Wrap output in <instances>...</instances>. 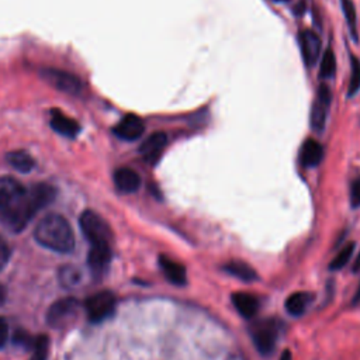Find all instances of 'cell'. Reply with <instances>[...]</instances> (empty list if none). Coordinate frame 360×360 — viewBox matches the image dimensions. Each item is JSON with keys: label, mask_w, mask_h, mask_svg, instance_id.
<instances>
[{"label": "cell", "mask_w": 360, "mask_h": 360, "mask_svg": "<svg viewBox=\"0 0 360 360\" xmlns=\"http://www.w3.org/2000/svg\"><path fill=\"white\" fill-rule=\"evenodd\" d=\"M55 195L56 190L46 183L25 187L14 202L0 210V224L10 232H21L42 208L53 201Z\"/></svg>", "instance_id": "6da1fadb"}, {"label": "cell", "mask_w": 360, "mask_h": 360, "mask_svg": "<svg viewBox=\"0 0 360 360\" xmlns=\"http://www.w3.org/2000/svg\"><path fill=\"white\" fill-rule=\"evenodd\" d=\"M34 238L41 246L58 253H69L75 248L73 229L60 214L45 215L37 224Z\"/></svg>", "instance_id": "7a4b0ae2"}, {"label": "cell", "mask_w": 360, "mask_h": 360, "mask_svg": "<svg viewBox=\"0 0 360 360\" xmlns=\"http://www.w3.org/2000/svg\"><path fill=\"white\" fill-rule=\"evenodd\" d=\"M79 224L84 238L90 242V245L111 243L112 232L108 224L94 211H90V210L83 211L79 218Z\"/></svg>", "instance_id": "3957f363"}, {"label": "cell", "mask_w": 360, "mask_h": 360, "mask_svg": "<svg viewBox=\"0 0 360 360\" xmlns=\"http://www.w3.org/2000/svg\"><path fill=\"white\" fill-rule=\"evenodd\" d=\"M79 301L73 297H65L55 301L46 314V322L51 328L63 329L72 325L79 315Z\"/></svg>", "instance_id": "277c9868"}, {"label": "cell", "mask_w": 360, "mask_h": 360, "mask_svg": "<svg viewBox=\"0 0 360 360\" xmlns=\"http://www.w3.org/2000/svg\"><path fill=\"white\" fill-rule=\"evenodd\" d=\"M115 297L110 291H100L94 295L89 297L84 302V309L87 314V318L94 322H103L107 318H110L115 311Z\"/></svg>", "instance_id": "5b68a950"}, {"label": "cell", "mask_w": 360, "mask_h": 360, "mask_svg": "<svg viewBox=\"0 0 360 360\" xmlns=\"http://www.w3.org/2000/svg\"><path fill=\"white\" fill-rule=\"evenodd\" d=\"M250 335L256 349L262 354H270L274 350L277 343L278 325L274 319L259 321L252 326Z\"/></svg>", "instance_id": "8992f818"}, {"label": "cell", "mask_w": 360, "mask_h": 360, "mask_svg": "<svg viewBox=\"0 0 360 360\" xmlns=\"http://www.w3.org/2000/svg\"><path fill=\"white\" fill-rule=\"evenodd\" d=\"M41 77L52 87L66 94L77 96L82 91V82L75 75L55 69V68H45L41 69Z\"/></svg>", "instance_id": "52a82bcc"}, {"label": "cell", "mask_w": 360, "mask_h": 360, "mask_svg": "<svg viewBox=\"0 0 360 360\" xmlns=\"http://www.w3.org/2000/svg\"><path fill=\"white\" fill-rule=\"evenodd\" d=\"M332 101V93L326 84H321L311 110V125L315 131H322L326 122L329 105Z\"/></svg>", "instance_id": "ba28073f"}, {"label": "cell", "mask_w": 360, "mask_h": 360, "mask_svg": "<svg viewBox=\"0 0 360 360\" xmlns=\"http://www.w3.org/2000/svg\"><path fill=\"white\" fill-rule=\"evenodd\" d=\"M112 250L111 243H98V245H90L89 253H87V264L94 274V277H101L111 262Z\"/></svg>", "instance_id": "9c48e42d"}, {"label": "cell", "mask_w": 360, "mask_h": 360, "mask_svg": "<svg viewBox=\"0 0 360 360\" xmlns=\"http://www.w3.org/2000/svg\"><path fill=\"white\" fill-rule=\"evenodd\" d=\"M302 59L307 66H314L321 55V39L312 30H302L298 37Z\"/></svg>", "instance_id": "30bf717a"}, {"label": "cell", "mask_w": 360, "mask_h": 360, "mask_svg": "<svg viewBox=\"0 0 360 360\" xmlns=\"http://www.w3.org/2000/svg\"><path fill=\"white\" fill-rule=\"evenodd\" d=\"M145 131L143 121L135 114H127L121 121L112 128V132L124 141H136L142 136Z\"/></svg>", "instance_id": "8fae6325"}, {"label": "cell", "mask_w": 360, "mask_h": 360, "mask_svg": "<svg viewBox=\"0 0 360 360\" xmlns=\"http://www.w3.org/2000/svg\"><path fill=\"white\" fill-rule=\"evenodd\" d=\"M167 136L163 132H155L149 135L142 145L139 146V153L143 156V159L149 163H155L158 158L160 156V152L166 146Z\"/></svg>", "instance_id": "7c38bea8"}, {"label": "cell", "mask_w": 360, "mask_h": 360, "mask_svg": "<svg viewBox=\"0 0 360 360\" xmlns=\"http://www.w3.org/2000/svg\"><path fill=\"white\" fill-rule=\"evenodd\" d=\"M114 184L121 193H135L141 187V177L131 167H120L114 172Z\"/></svg>", "instance_id": "4fadbf2b"}, {"label": "cell", "mask_w": 360, "mask_h": 360, "mask_svg": "<svg viewBox=\"0 0 360 360\" xmlns=\"http://www.w3.org/2000/svg\"><path fill=\"white\" fill-rule=\"evenodd\" d=\"M24 190L25 187L17 179L10 176L0 177V210L14 202Z\"/></svg>", "instance_id": "5bb4252c"}, {"label": "cell", "mask_w": 360, "mask_h": 360, "mask_svg": "<svg viewBox=\"0 0 360 360\" xmlns=\"http://www.w3.org/2000/svg\"><path fill=\"white\" fill-rule=\"evenodd\" d=\"M51 127L55 132L69 138H75L80 131L79 124L73 118L62 114L59 110H52Z\"/></svg>", "instance_id": "9a60e30c"}, {"label": "cell", "mask_w": 360, "mask_h": 360, "mask_svg": "<svg viewBox=\"0 0 360 360\" xmlns=\"http://www.w3.org/2000/svg\"><path fill=\"white\" fill-rule=\"evenodd\" d=\"M232 302L236 311L246 319L253 318L259 311V300L249 292H235L232 295Z\"/></svg>", "instance_id": "2e32d148"}, {"label": "cell", "mask_w": 360, "mask_h": 360, "mask_svg": "<svg viewBox=\"0 0 360 360\" xmlns=\"http://www.w3.org/2000/svg\"><path fill=\"white\" fill-rule=\"evenodd\" d=\"M323 156V149L319 142L314 139H307L301 148L300 153V160L301 165L305 167H315Z\"/></svg>", "instance_id": "e0dca14e"}, {"label": "cell", "mask_w": 360, "mask_h": 360, "mask_svg": "<svg viewBox=\"0 0 360 360\" xmlns=\"http://www.w3.org/2000/svg\"><path fill=\"white\" fill-rule=\"evenodd\" d=\"M159 264H160L166 278L170 283H173L176 285L186 284V269L180 263L169 259L167 256H160Z\"/></svg>", "instance_id": "ac0fdd59"}, {"label": "cell", "mask_w": 360, "mask_h": 360, "mask_svg": "<svg viewBox=\"0 0 360 360\" xmlns=\"http://www.w3.org/2000/svg\"><path fill=\"white\" fill-rule=\"evenodd\" d=\"M6 159L11 167H14L17 172H21V173H28L35 166L32 156L25 150H11L7 153Z\"/></svg>", "instance_id": "d6986e66"}, {"label": "cell", "mask_w": 360, "mask_h": 360, "mask_svg": "<svg viewBox=\"0 0 360 360\" xmlns=\"http://www.w3.org/2000/svg\"><path fill=\"white\" fill-rule=\"evenodd\" d=\"M309 300H311V297H309V294H307V292H302V291H301V292H294V294H291V295L287 298V301H285V309H287L291 315L298 316V315H301V314L307 309Z\"/></svg>", "instance_id": "ffe728a7"}, {"label": "cell", "mask_w": 360, "mask_h": 360, "mask_svg": "<svg viewBox=\"0 0 360 360\" xmlns=\"http://www.w3.org/2000/svg\"><path fill=\"white\" fill-rule=\"evenodd\" d=\"M224 270L243 281H252L256 278L255 270L243 262H229L224 266Z\"/></svg>", "instance_id": "44dd1931"}, {"label": "cell", "mask_w": 360, "mask_h": 360, "mask_svg": "<svg viewBox=\"0 0 360 360\" xmlns=\"http://www.w3.org/2000/svg\"><path fill=\"white\" fill-rule=\"evenodd\" d=\"M59 280L68 288L76 287L82 280L80 269H77L76 266H63L59 271Z\"/></svg>", "instance_id": "7402d4cb"}, {"label": "cell", "mask_w": 360, "mask_h": 360, "mask_svg": "<svg viewBox=\"0 0 360 360\" xmlns=\"http://www.w3.org/2000/svg\"><path fill=\"white\" fill-rule=\"evenodd\" d=\"M335 72H336V58H335L333 51L330 48H328L321 58L319 76L322 79H329L335 75Z\"/></svg>", "instance_id": "603a6c76"}, {"label": "cell", "mask_w": 360, "mask_h": 360, "mask_svg": "<svg viewBox=\"0 0 360 360\" xmlns=\"http://www.w3.org/2000/svg\"><path fill=\"white\" fill-rule=\"evenodd\" d=\"M342 1V10L346 18V22L349 25L350 34L354 38V41L357 39V17H356V8L352 0H340Z\"/></svg>", "instance_id": "cb8c5ba5"}, {"label": "cell", "mask_w": 360, "mask_h": 360, "mask_svg": "<svg viewBox=\"0 0 360 360\" xmlns=\"http://www.w3.org/2000/svg\"><path fill=\"white\" fill-rule=\"evenodd\" d=\"M49 352V339L45 335H39L32 342V354L30 360H46Z\"/></svg>", "instance_id": "d4e9b609"}, {"label": "cell", "mask_w": 360, "mask_h": 360, "mask_svg": "<svg viewBox=\"0 0 360 360\" xmlns=\"http://www.w3.org/2000/svg\"><path fill=\"white\" fill-rule=\"evenodd\" d=\"M353 252H354V243L350 242V243L345 245V246L338 252V255L333 257V260H332V263H330V269H332V270H339V269H342L343 266H346L347 262L350 260Z\"/></svg>", "instance_id": "484cf974"}, {"label": "cell", "mask_w": 360, "mask_h": 360, "mask_svg": "<svg viewBox=\"0 0 360 360\" xmlns=\"http://www.w3.org/2000/svg\"><path fill=\"white\" fill-rule=\"evenodd\" d=\"M352 72H350V82H349V90L347 94L352 97L354 96L360 89V60L354 56H352Z\"/></svg>", "instance_id": "4316f807"}, {"label": "cell", "mask_w": 360, "mask_h": 360, "mask_svg": "<svg viewBox=\"0 0 360 360\" xmlns=\"http://www.w3.org/2000/svg\"><path fill=\"white\" fill-rule=\"evenodd\" d=\"M10 259V248L7 242L0 236V271L6 267Z\"/></svg>", "instance_id": "83f0119b"}, {"label": "cell", "mask_w": 360, "mask_h": 360, "mask_svg": "<svg viewBox=\"0 0 360 360\" xmlns=\"http://www.w3.org/2000/svg\"><path fill=\"white\" fill-rule=\"evenodd\" d=\"M350 202L353 207H360V179L354 180L350 187Z\"/></svg>", "instance_id": "f1b7e54d"}, {"label": "cell", "mask_w": 360, "mask_h": 360, "mask_svg": "<svg viewBox=\"0 0 360 360\" xmlns=\"http://www.w3.org/2000/svg\"><path fill=\"white\" fill-rule=\"evenodd\" d=\"M7 339H8V325L3 318H0V347L6 345Z\"/></svg>", "instance_id": "f546056e"}, {"label": "cell", "mask_w": 360, "mask_h": 360, "mask_svg": "<svg viewBox=\"0 0 360 360\" xmlns=\"http://www.w3.org/2000/svg\"><path fill=\"white\" fill-rule=\"evenodd\" d=\"M6 298H7V291H6V287L3 284H0V307L6 302Z\"/></svg>", "instance_id": "4dcf8cb0"}, {"label": "cell", "mask_w": 360, "mask_h": 360, "mask_svg": "<svg viewBox=\"0 0 360 360\" xmlns=\"http://www.w3.org/2000/svg\"><path fill=\"white\" fill-rule=\"evenodd\" d=\"M353 270H354V271H360V253H359V255H357V257H356V262H354Z\"/></svg>", "instance_id": "1f68e13d"}, {"label": "cell", "mask_w": 360, "mask_h": 360, "mask_svg": "<svg viewBox=\"0 0 360 360\" xmlns=\"http://www.w3.org/2000/svg\"><path fill=\"white\" fill-rule=\"evenodd\" d=\"M280 360H291V353H290V350L283 352V354H281Z\"/></svg>", "instance_id": "d6a6232c"}, {"label": "cell", "mask_w": 360, "mask_h": 360, "mask_svg": "<svg viewBox=\"0 0 360 360\" xmlns=\"http://www.w3.org/2000/svg\"><path fill=\"white\" fill-rule=\"evenodd\" d=\"M359 301H360V285H359L357 292H356V295H354V298H353V304H354V302H359Z\"/></svg>", "instance_id": "836d02e7"}, {"label": "cell", "mask_w": 360, "mask_h": 360, "mask_svg": "<svg viewBox=\"0 0 360 360\" xmlns=\"http://www.w3.org/2000/svg\"><path fill=\"white\" fill-rule=\"evenodd\" d=\"M273 1H278V3H288L291 0H273Z\"/></svg>", "instance_id": "e575fe53"}]
</instances>
